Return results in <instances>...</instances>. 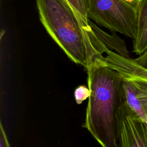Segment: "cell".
Listing matches in <instances>:
<instances>
[{"mask_svg":"<svg viewBox=\"0 0 147 147\" xmlns=\"http://www.w3.org/2000/svg\"><path fill=\"white\" fill-rule=\"evenodd\" d=\"M85 3L89 20L134 40L137 32L135 7L125 0H85Z\"/></svg>","mask_w":147,"mask_h":147,"instance_id":"cell-4","label":"cell"},{"mask_svg":"<svg viewBox=\"0 0 147 147\" xmlns=\"http://www.w3.org/2000/svg\"><path fill=\"white\" fill-rule=\"evenodd\" d=\"M90 96V91L85 86H78L74 91V96L77 104H81L84 100Z\"/></svg>","mask_w":147,"mask_h":147,"instance_id":"cell-9","label":"cell"},{"mask_svg":"<svg viewBox=\"0 0 147 147\" xmlns=\"http://www.w3.org/2000/svg\"><path fill=\"white\" fill-rule=\"evenodd\" d=\"M136 14L137 32L133 40V52L140 56L147 50V0H138Z\"/></svg>","mask_w":147,"mask_h":147,"instance_id":"cell-6","label":"cell"},{"mask_svg":"<svg viewBox=\"0 0 147 147\" xmlns=\"http://www.w3.org/2000/svg\"><path fill=\"white\" fill-rule=\"evenodd\" d=\"M40 20L67 56L87 71L103 56L67 0H36Z\"/></svg>","mask_w":147,"mask_h":147,"instance_id":"cell-2","label":"cell"},{"mask_svg":"<svg viewBox=\"0 0 147 147\" xmlns=\"http://www.w3.org/2000/svg\"><path fill=\"white\" fill-rule=\"evenodd\" d=\"M106 65L122 77V91L125 104L147 125V69L134 59L123 57L111 51H106Z\"/></svg>","mask_w":147,"mask_h":147,"instance_id":"cell-3","label":"cell"},{"mask_svg":"<svg viewBox=\"0 0 147 147\" xmlns=\"http://www.w3.org/2000/svg\"><path fill=\"white\" fill-rule=\"evenodd\" d=\"M77 15L82 27L88 25L85 0H67Z\"/></svg>","mask_w":147,"mask_h":147,"instance_id":"cell-8","label":"cell"},{"mask_svg":"<svg viewBox=\"0 0 147 147\" xmlns=\"http://www.w3.org/2000/svg\"><path fill=\"white\" fill-rule=\"evenodd\" d=\"M90 96L83 127L102 147H119L118 113L124 102L122 77L104 56L87 70Z\"/></svg>","mask_w":147,"mask_h":147,"instance_id":"cell-1","label":"cell"},{"mask_svg":"<svg viewBox=\"0 0 147 147\" xmlns=\"http://www.w3.org/2000/svg\"><path fill=\"white\" fill-rule=\"evenodd\" d=\"M88 24L92 33L102 45L123 57L130 58L129 52L123 39L115 34L106 33L89 19Z\"/></svg>","mask_w":147,"mask_h":147,"instance_id":"cell-7","label":"cell"},{"mask_svg":"<svg viewBox=\"0 0 147 147\" xmlns=\"http://www.w3.org/2000/svg\"><path fill=\"white\" fill-rule=\"evenodd\" d=\"M119 147H147V125L125 104L118 113Z\"/></svg>","mask_w":147,"mask_h":147,"instance_id":"cell-5","label":"cell"},{"mask_svg":"<svg viewBox=\"0 0 147 147\" xmlns=\"http://www.w3.org/2000/svg\"><path fill=\"white\" fill-rule=\"evenodd\" d=\"M134 60L139 65L147 69V50Z\"/></svg>","mask_w":147,"mask_h":147,"instance_id":"cell-11","label":"cell"},{"mask_svg":"<svg viewBox=\"0 0 147 147\" xmlns=\"http://www.w3.org/2000/svg\"><path fill=\"white\" fill-rule=\"evenodd\" d=\"M0 147H10L2 122L0 124Z\"/></svg>","mask_w":147,"mask_h":147,"instance_id":"cell-10","label":"cell"},{"mask_svg":"<svg viewBox=\"0 0 147 147\" xmlns=\"http://www.w3.org/2000/svg\"><path fill=\"white\" fill-rule=\"evenodd\" d=\"M125 1L128 2L129 3H130V5H131L132 6H133L134 7H135L136 9V6L138 3V0H125Z\"/></svg>","mask_w":147,"mask_h":147,"instance_id":"cell-12","label":"cell"}]
</instances>
